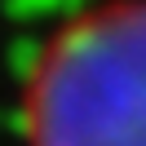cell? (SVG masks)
<instances>
[{"label":"cell","mask_w":146,"mask_h":146,"mask_svg":"<svg viewBox=\"0 0 146 146\" xmlns=\"http://www.w3.org/2000/svg\"><path fill=\"white\" fill-rule=\"evenodd\" d=\"M22 146H146V0L71 9L36 40L18 84Z\"/></svg>","instance_id":"6da1fadb"}]
</instances>
